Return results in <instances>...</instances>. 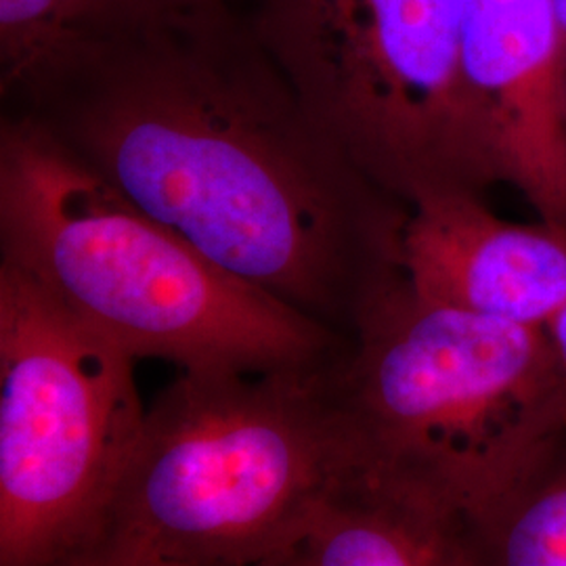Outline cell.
Instances as JSON below:
<instances>
[{
    "instance_id": "obj_1",
    "label": "cell",
    "mask_w": 566,
    "mask_h": 566,
    "mask_svg": "<svg viewBox=\"0 0 566 566\" xmlns=\"http://www.w3.org/2000/svg\"><path fill=\"white\" fill-rule=\"evenodd\" d=\"M4 112L39 122L210 261L340 336L397 271L405 206L382 202L231 7L88 32L55 78Z\"/></svg>"
},
{
    "instance_id": "obj_2",
    "label": "cell",
    "mask_w": 566,
    "mask_h": 566,
    "mask_svg": "<svg viewBox=\"0 0 566 566\" xmlns=\"http://www.w3.org/2000/svg\"><path fill=\"white\" fill-rule=\"evenodd\" d=\"M0 252L135 359L259 374L343 350L338 332L224 271L15 112L0 120Z\"/></svg>"
},
{
    "instance_id": "obj_3",
    "label": "cell",
    "mask_w": 566,
    "mask_h": 566,
    "mask_svg": "<svg viewBox=\"0 0 566 566\" xmlns=\"http://www.w3.org/2000/svg\"><path fill=\"white\" fill-rule=\"evenodd\" d=\"M364 464L453 518L502 500L566 439V369L546 327L369 290L332 364Z\"/></svg>"
},
{
    "instance_id": "obj_4",
    "label": "cell",
    "mask_w": 566,
    "mask_h": 566,
    "mask_svg": "<svg viewBox=\"0 0 566 566\" xmlns=\"http://www.w3.org/2000/svg\"><path fill=\"white\" fill-rule=\"evenodd\" d=\"M332 364L181 371L145 411L99 537L149 566H264L290 554L365 468Z\"/></svg>"
},
{
    "instance_id": "obj_5",
    "label": "cell",
    "mask_w": 566,
    "mask_h": 566,
    "mask_svg": "<svg viewBox=\"0 0 566 566\" xmlns=\"http://www.w3.org/2000/svg\"><path fill=\"white\" fill-rule=\"evenodd\" d=\"M306 112L401 203L497 177L465 91L462 0H229Z\"/></svg>"
},
{
    "instance_id": "obj_6",
    "label": "cell",
    "mask_w": 566,
    "mask_h": 566,
    "mask_svg": "<svg viewBox=\"0 0 566 566\" xmlns=\"http://www.w3.org/2000/svg\"><path fill=\"white\" fill-rule=\"evenodd\" d=\"M135 357L0 263V566L103 533L145 411Z\"/></svg>"
},
{
    "instance_id": "obj_7",
    "label": "cell",
    "mask_w": 566,
    "mask_h": 566,
    "mask_svg": "<svg viewBox=\"0 0 566 566\" xmlns=\"http://www.w3.org/2000/svg\"><path fill=\"white\" fill-rule=\"evenodd\" d=\"M465 91L497 177L566 219V81L554 0H462Z\"/></svg>"
},
{
    "instance_id": "obj_8",
    "label": "cell",
    "mask_w": 566,
    "mask_h": 566,
    "mask_svg": "<svg viewBox=\"0 0 566 566\" xmlns=\"http://www.w3.org/2000/svg\"><path fill=\"white\" fill-rule=\"evenodd\" d=\"M397 271L430 303L546 327L566 304V233L507 223L472 189H434L405 208Z\"/></svg>"
},
{
    "instance_id": "obj_9",
    "label": "cell",
    "mask_w": 566,
    "mask_h": 566,
    "mask_svg": "<svg viewBox=\"0 0 566 566\" xmlns=\"http://www.w3.org/2000/svg\"><path fill=\"white\" fill-rule=\"evenodd\" d=\"M282 560L285 566H470L446 512L367 465Z\"/></svg>"
},
{
    "instance_id": "obj_10",
    "label": "cell",
    "mask_w": 566,
    "mask_h": 566,
    "mask_svg": "<svg viewBox=\"0 0 566 566\" xmlns=\"http://www.w3.org/2000/svg\"><path fill=\"white\" fill-rule=\"evenodd\" d=\"M449 521L470 566H566V446L495 504Z\"/></svg>"
},
{
    "instance_id": "obj_11",
    "label": "cell",
    "mask_w": 566,
    "mask_h": 566,
    "mask_svg": "<svg viewBox=\"0 0 566 566\" xmlns=\"http://www.w3.org/2000/svg\"><path fill=\"white\" fill-rule=\"evenodd\" d=\"M88 36L72 0H0V93L13 103L39 91Z\"/></svg>"
},
{
    "instance_id": "obj_12",
    "label": "cell",
    "mask_w": 566,
    "mask_h": 566,
    "mask_svg": "<svg viewBox=\"0 0 566 566\" xmlns=\"http://www.w3.org/2000/svg\"><path fill=\"white\" fill-rule=\"evenodd\" d=\"M88 32H130L175 25L229 7V0H72Z\"/></svg>"
},
{
    "instance_id": "obj_13",
    "label": "cell",
    "mask_w": 566,
    "mask_h": 566,
    "mask_svg": "<svg viewBox=\"0 0 566 566\" xmlns=\"http://www.w3.org/2000/svg\"><path fill=\"white\" fill-rule=\"evenodd\" d=\"M46 566H149L128 556L126 552H122L114 546L112 542H107L105 537H97L93 542H88L86 546L78 547L65 556H61L57 560H53Z\"/></svg>"
},
{
    "instance_id": "obj_14",
    "label": "cell",
    "mask_w": 566,
    "mask_h": 566,
    "mask_svg": "<svg viewBox=\"0 0 566 566\" xmlns=\"http://www.w3.org/2000/svg\"><path fill=\"white\" fill-rule=\"evenodd\" d=\"M546 332L560 364L566 369V304L552 317V322L546 325Z\"/></svg>"
},
{
    "instance_id": "obj_15",
    "label": "cell",
    "mask_w": 566,
    "mask_h": 566,
    "mask_svg": "<svg viewBox=\"0 0 566 566\" xmlns=\"http://www.w3.org/2000/svg\"><path fill=\"white\" fill-rule=\"evenodd\" d=\"M554 4H556V18H558V30H560V44H563L566 81V0H554Z\"/></svg>"
},
{
    "instance_id": "obj_16",
    "label": "cell",
    "mask_w": 566,
    "mask_h": 566,
    "mask_svg": "<svg viewBox=\"0 0 566 566\" xmlns=\"http://www.w3.org/2000/svg\"><path fill=\"white\" fill-rule=\"evenodd\" d=\"M264 566H285V565H283V560H282V558H280V560H275V563H269V565H264Z\"/></svg>"
}]
</instances>
